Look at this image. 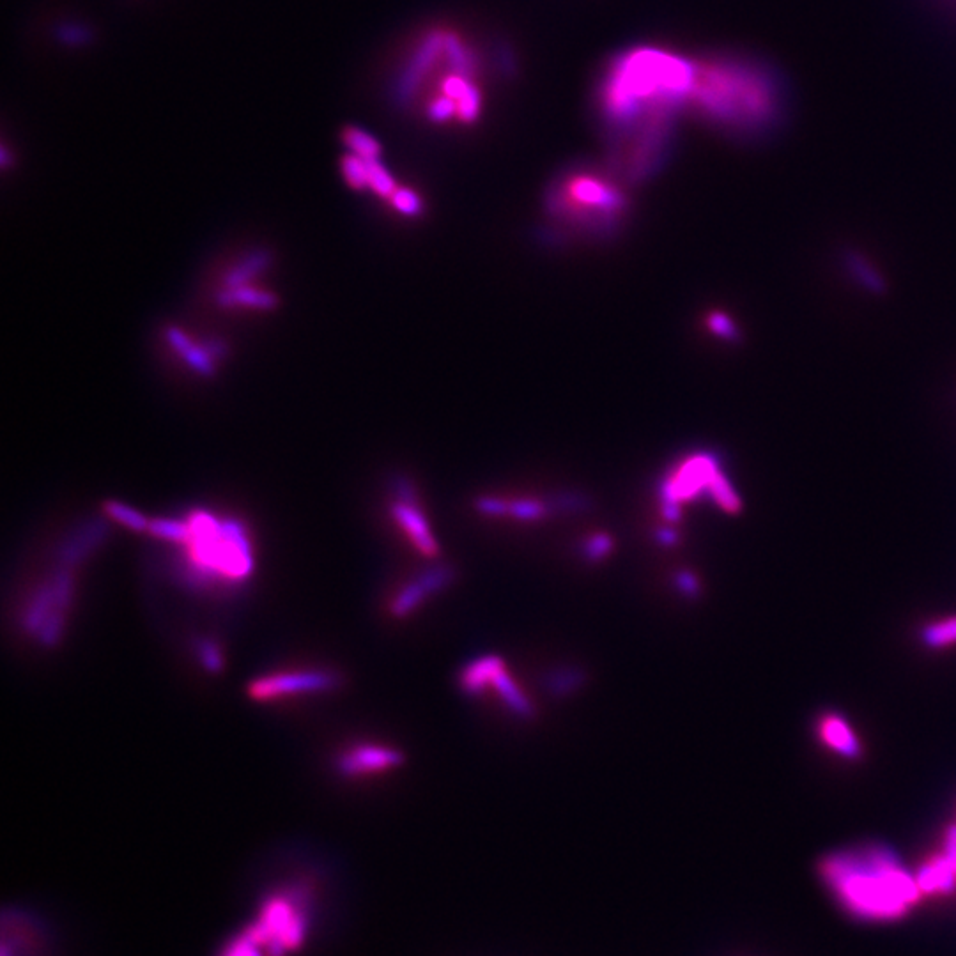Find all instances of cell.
Returning a JSON list of instances; mask_svg holds the SVG:
<instances>
[{"label":"cell","instance_id":"32","mask_svg":"<svg viewBox=\"0 0 956 956\" xmlns=\"http://www.w3.org/2000/svg\"><path fill=\"white\" fill-rule=\"evenodd\" d=\"M657 540L663 544V546H673L677 542V533L670 530V528H663L657 532Z\"/></svg>","mask_w":956,"mask_h":956},{"label":"cell","instance_id":"26","mask_svg":"<svg viewBox=\"0 0 956 956\" xmlns=\"http://www.w3.org/2000/svg\"><path fill=\"white\" fill-rule=\"evenodd\" d=\"M392 206H394L401 215L404 216H417L422 213V201L418 197L417 193L409 188H397V192L392 195Z\"/></svg>","mask_w":956,"mask_h":956},{"label":"cell","instance_id":"24","mask_svg":"<svg viewBox=\"0 0 956 956\" xmlns=\"http://www.w3.org/2000/svg\"><path fill=\"white\" fill-rule=\"evenodd\" d=\"M367 162H369V188L381 199L390 201L399 186L395 185L394 178L390 176V172L385 169L383 163L379 160H367Z\"/></svg>","mask_w":956,"mask_h":956},{"label":"cell","instance_id":"12","mask_svg":"<svg viewBox=\"0 0 956 956\" xmlns=\"http://www.w3.org/2000/svg\"><path fill=\"white\" fill-rule=\"evenodd\" d=\"M55 613L70 615V611L64 610L61 602L57 601L54 585L48 578L47 581H43L41 585L36 586L32 590V594L29 595L24 610H22V615H20V627L27 636H31L34 640V636L39 633V629Z\"/></svg>","mask_w":956,"mask_h":956},{"label":"cell","instance_id":"8","mask_svg":"<svg viewBox=\"0 0 956 956\" xmlns=\"http://www.w3.org/2000/svg\"><path fill=\"white\" fill-rule=\"evenodd\" d=\"M402 764L404 755L401 749L376 742H362L339 753L333 767L342 778L355 779L383 774L401 767Z\"/></svg>","mask_w":956,"mask_h":956},{"label":"cell","instance_id":"13","mask_svg":"<svg viewBox=\"0 0 956 956\" xmlns=\"http://www.w3.org/2000/svg\"><path fill=\"white\" fill-rule=\"evenodd\" d=\"M165 340L172 347V351L188 365L190 371L195 372L201 378H213L216 372L215 358L211 356L204 342L195 344V340L181 330L179 326H169L165 330Z\"/></svg>","mask_w":956,"mask_h":956},{"label":"cell","instance_id":"18","mask_svg":"<svg viewBox=\"0 0 956 956\" xmlns=\"http://www.w3.org/2000/svg\"><path fill=\"white\" fill-rule=\"evenodd\" d=\"M103 512L110 521H114V523L123 526L130 532L147 533V528L151 523V519L144 516L139 509H135L128 503L119 502V500H107L103 503Z\"/></svg>","mask_w":956,"mask_h":956},{"label":"cell","instance_id":"30","mask_svg":"<svg viewBox=\"0 0 956 956\" xmlns=\"http://www.w3.org/2000/svg\"><path fill=\"white\" fill-rule=\"evenodd\" d=\"M204 346H206V349H208L211 356L215 358L216 362L224 360V358H227V355H229V344H227L224 339H216V337H213V339L206 340Z\"/></svg>","mask_w":956,"mask_h":956},{"label":"cell","instance_id":"10","mask_svg":"<svg viewBox=\"0 0 956 956\" xmlns=\"http://www.w3.org/2000/svg\"><path fill=\"white\" fill-rule=\"evenodd\" d=\"M409 489H399L397 491V500L390 505V514L394 517L395 523L399 525L402 532L408 535L411 544L415 546L420 555L427 558L438 556L440 546L434 539V533L429 528V523L425 519L424 512L420 510L415 500L408 496Z\"/></svg>","mask_w":956,"mask_h":956},{"label":"cell","instance_id":"31","mask_svg":"<svg viewBox=\"0 0 956 956\" xmlns=\"http://www.w3.org/2000/svg\"><path fill=\"white\" fill-rule=\"evenodd\" d=\"M710 326L714 332L723 335V337H733V326L730 324V321L726 319L725 316H719V314H714L710 317Z\"/></svg>","mask_w":956,"mask_h":956},{"label":"cell","instance_id":"2","mask_svg":"<svg viewBox=\"0 0 956 956\" xmlns=\"http://www.w3.org/2000/svg\"><path fill=\"white\" fill-rule=\"evenodd\" d=\"M825 886L852 918L873 923L903 919L923 893L895 852L882 845L841 850L820 866Z\"/></svg>","mask_w":956,"mask_h":956},{"label":"cell","instance_id":"28","mask_svg":"<svg viewBox=\"0 0 956 956\" xmlns=\"http://www.w3.org/2000/svg\"><path fill=\"white\" fill-rule=\"evenodd\" d=\"M675 585L679 586L680 594L686 595L689 599L700 595V581L696 579L693 572L680 571L675 576Z\"/></svg>","mask_w":956,"mask_h":956},{"label":"cell","instance_id":"1","mask_svg":"<svg viewBox=\"0 0 956 956\" xmlns=\"http://www.w3.org/2000/svg\"><path fill=\"white\" fill-rule=\"evenodd\" d=\"M691 82L693 62L659 48H633L610 62L597 89V110L613 162L629 181L647 178L663 162Z\"/></svg>","mask_w":956,"mask_h":956},{"label":"cell","instance_id":"4","mask_svg":"<svg viewBox=\"0 0 956 956\" xmlns=\"http://www.w3.org/2000/svg\"><path fill=\"white\" fill-rule=\"evenodd\" d=\"M190 537L178 563L183 585L208 592L247 583L255 571L254 539L238 517H218L211 510L186 514Z\"/></svg>","mask_w":956,"mask_h":956},{"label":"cell","instance_id":"29","mask_svg":"<svg viewBox=\"0 0 956 956\" xmlns=\"http://www.w3.org/2000/svg\"><path fill=\"white\" fill-rule=\"evenodd\" d=\"M581 684V675L579 673H563L560 677H556V680H551V691L555 693H569L572 689Z\"/></svg>","mask_w":956,"mask_h":956},{"label":"cell","instance_id":"25","mask_svg":"<svg viewBox=\"0 0 956 956\" xmlns=\"http://www.w3.org/2000/svg\"><path fill=\"white\" fill-rule=\"evenodd\" d=\"M709 493L721 509L728 510V512H737V510L741 509V503L737 500V496L733 493L732 487L726 482V478L723 477V475L717 473L714 480L710 482Z\"/></svg>","mask_w":956,"mask_h":956},{"label":"cell","instance_id":"21","mask_svg":"<svg viewBox=\"0 0 956 956\" xmlns=\"http://www.w3.org/2000/svg\"><path fill=\"white\" fill-rule=\"evenodd\" d=\"M342 139H344V144L351 149V153L360 156L363 160H379V156L383 153V147L378 140L374 139L369 133L363 132L360 128H347L342 133Z\"/></svg>","mask_w":956,"mask_h":956},{"label":"cell","instance_id":"15","mask_svg":"<svg viewBox=\"0 0 956 956\" xmlns=\"http://www.w3.org/2000/svg\"><path fill=\"white\" fill-rule=\"evenodd\" d=\"M923 896L951 895L956 887V870L944 854L933 856L921 864L916 873Z\"/></svg>","mask_w":956,"mask_h":956},{"label":"cell","instance_id":"7","mask_svg":"<svg viewBox=\"0 0 956 956\" xmlns=\"http://www.w3.org/2000/svg\"><path fill=\"white\" fill-rule=\"evenodd\" d=\"M459 682H461L464 693L470 694V696H477L482 691H486L487 687H494V689H498L503 702L509 705L516 716H533L532 703L507 673L505 663L500 657H480L475 663H471L470 666L464 668Z\"/></svg>","mask_w":956,"mask_h":956},{"label":"cell","instance_id":"6","mask_svg":"<svg viewBox=\"0 0 956 956\" xmlns=\"http://www.w3.org/2000/svg\"><path fill=\"white\" fill-rule=\"evenodd\" d=\"M342 684L337 671L326 668H301L266 673L250 680L247 696L257 703L278 702L298 696L332 693Z\"/></svg>","mask_w":956,"mask_h":956},{"label":"cell","instance_id":"17","mask_svg":"<svg viewBox=\"0 0 956 956\" xmlns=\"http://www.w3.org/2000/svg\"><path fill=\"white\" fill-rule=\"evenodd\" d=\"M273 263V254L268 248H255L250 254L239 259L238 263L232 266L231 270L225 273L224 286L239 287L252 284L254 278L263 275L264 271L270 268Z\"/></svg>","mask_w":956,"mask_h":956},{"label":"cell","instance_id":"5","mask_svg":"<svg viewBox=\"0 0 956 956\" xmlns=\"http://www.w3.org/2000/svg\"><path fill=\"white\" fill-rule=\"evenodd\" d=\"M551 215L572 224L608 229L617 224L627 209L622 188L601 170H567L556 179L548 195Z\"/></svg>","mask_w":956,"mask_h":956},{"label":"cell","instance_id":"22","mask_svg":"<svg viewBox=\"0 0 956 956\" xmlns=\"http://www.w3.org/2000/svg\"><path fill=\"white\" fill-rule=\"evenodd\" d=\"M340 165H342V176L353 190L360 192V190L369 188V162L367 160L349 153L342 158Z\"/></svg>","mask_w":956,"mask_h":956},{"label":"cell","instance_id":"9","mask_svg":"<svg viewBox=\"0 0 956 956\" xmlns=\"http://www.w3.org/2000/svg\"><path fill=\"white\" fill-rule=\"evenodd\" d=\"M454 581V571L450 567L440 565L431 567L420 576L411 579L402 586L401 590L390 601V613L395 618H406L417 611L431 595L438 594Z\"/></svg>","mask_w":956,"mask_h":956},{"label":"cell","instance_id":"14","mask_svg":"<svg viewBox=\"0 0 956 956\" xmlns=\"http://www.w3.org/2000/svg\"><path fill=\"white\" fill-rule=\"evenodd\" d=\"M216 305L222 309H248L261 310V312H270L278 307V296L271 291L261 289V287L239 286L222 287L216 293Z\"/></svg>","mask_w":956,"mask_h":956},{"label":"cell","instance_id":"23","mask_svg":"<svg viewBox=\"0 0 956 956\" xmlns=\"http://www.w3.org/2000/svg\"><path fill=\"white\" fill-rule=\"evenodd\" d=\"M923 643L930 648L948 647L956 643V617L928 625L923 631Z\"/></svg>","mask_w":956,"mask_h":956},{"label":"cell","instance_id":"34","mask_svg":"<svg viewBox=\"0 0 956 956\" xmlns=\"http://www.w3.org/2000/svg\"><path fill=\"white\" fill-rule=\"evenodd\" d=\"M955 868H956V861H955Z\"/></svg>","mask_w":956,"mask_h":956},{"label":"cell","instance_id":"11","mask_svg":"<svg viewBox=\"0 0 956 956\" xmlns=\"http://www.w3.org/2000/svg\"><path fill=\"white\" fill-rule=\"evenodd\" d=\"M108 533L110 528L107 521H101V519H91L85 525L78 526L77 530H73L70 537L62 540L61 546L57 548V565L77 569L78 565H82L89 556L94 555L105 544Z\"/></svg>","mask_w":956,"mask_h":956},{"label":"cell","instance_id":"33","mask_svg":"<svg viewBox=\"0 0 956 956\" xmlns=\"http://www.w3.org/2000/svg\"><path fill=\"white\" fill-rule=\"evenodd\" d=\"M250 956H261V955H259V951H257V949H254V951H252V955Z\"/></svg>","mask_w":956,"mask_h":956},{"label":"cell","instance_id":"19","mask_svg":"<svg viewBox=\"0 0 956 956\" xmlns=\"http://www.w3.org/2000/svg\"><path fill=\"white\" fill-rule=\"evenodd\" d=\"M147 533L155 539L176 544L181 548L190 537V526L186 517H156L151 519Z\"/></svg>","mask_w":956,"mask_h":956},{"label":"cell","instance_id":"3","mask_svg":"<svg viewBox=\"0 0 956 956\" xmlns=\"http://www.w3.org/2000/svg\"><path fill=\"white\" fill-rule=\"evenodd\" d=\"M432 80L425 114L434 123L471 124L482 112L477 59L461 39L447 31L432 32L404 71L399 93L404 100L417 85Z\"/></svg>","mask_w":956,"mask_h":956},{"label":"cell","instance_id":"20","mask_svg":"<svg viewBox=\"0 0 956 956\" xmlns=\"http://www.w3.org/2000/svg\"><path fill=\"white\" fill-rule=\"evenodd\" d=\"M197 663L208 675H220L225 670L224 650L213 638H197L193 641Z\"/></svg>","mask_w":956,"mask_h":956},{"label":"cell","instance_id":"27","mask_svg":"<svg viewBox=\"0 0 956 956\" xmlns=\"http://www.w3.org/2000/svg\"><path fill=\"white\" fill-rule=\"evenodd\" d=\"M613 549V539L606 533H597L594 537L586 540L585 556L590 562H601L606 556L610 555Z\"/></svg>","mask_w":956,"mask_h":956},{"label":"cell","instance_id":"16","mask_svg":"<svg viewBox=\"0 0 956 956\" xmlns=\"http://www.w3.org/2000/svg\"><path fill=\"white\" fill-rule=\"evenodd\" d=\"M820 737L829 748L836 751L838 755L856 760L861 756V744L857 741L856 733L852 732L849 723L840 716H825L820 721Z\"/></svg>","mask_w":956,"mask_h":956}]
</instances>
